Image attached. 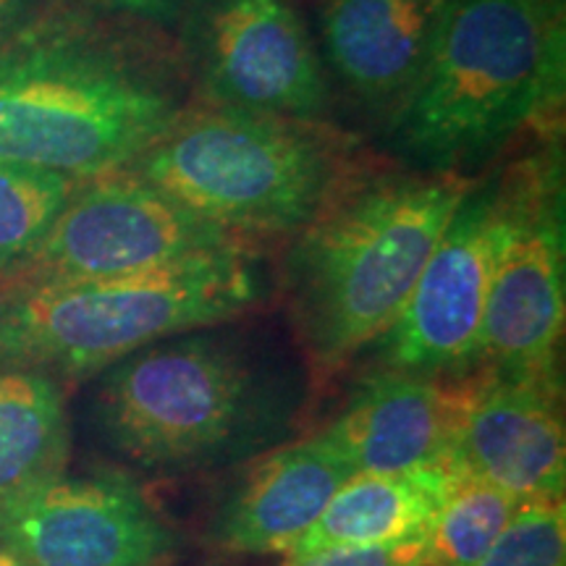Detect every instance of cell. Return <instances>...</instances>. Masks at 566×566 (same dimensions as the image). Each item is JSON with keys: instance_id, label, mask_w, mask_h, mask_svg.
Here are the masks:
<instances>
[{"instance_id": "obj_1", "label": "cell", "mask_w": 566, "mask_h": 566, "mask_svg": "<svg viewBox=\"0 0 566 566\" xmlns=\"http://www.w3.org/2000/svg\"><path fill=\"white\" fill-rule=\"evenodd\" d=\"M184 108L158 55L66 21L0 45V160L76 179L129 166Z\"/></svg>"}, {"instance_id": "obj_2", "label": "cell", "mask_w": 566, "mask_h": 566, "mask_svg": "<svg viewBox=\"0 0 566 566\" xmlns=\"http://www.w3.org/2000/svg\"><path fill=\"white\" fill-rule=\"evenodd\" d=\"M470 187L449 171L349 179L304 226L289 281L296 325L321 370L391 328Z\"/></svg>"}, {"instance_id": "obj_3", "label": "cell", "mask_w": 566, "mask_h": 566, "mask_svg": "<svg viewBox=\"0 0 566 566\" xmlns=\"http://www.w3.org/2000/svg\"><path fill=\"white\" fill-rule=\"evenodd\" d=\"M562 90L556 0H446L430 59L396 108V147L459 174L554 111Z\"/></svg>"}, {"instance_id": "obj_4", "label": "cell", "mask_w": 566, "mask_h": 566, "mask_svg": "<svg viewBox=\"0 0 566 566\" xmlns=\"http://www.w3.org/2000/svg\"><path fill=\"white\" fill-rule=\"evenodd\" d=\"M258 296L247 252L116 279L0 289V373L76 378L108 370L163 338L231 321Z\"/></svg>"}, {"instance_id": "obj_5", "label": "cell", "mask_w": 566, "mask_h": 566, "mask_svg": "<svg viewBox=\"0 0 566 566\" xmlns=\"http://www.w3.org/2000/svg\"><path fill=\"white\" fill-rule=\"evenodd\" d=\"M124 168L242 239L302 231L349 181L321 126L216 103L181 108Z\"/></svg>"}, {"instance_id": "obj_6", "label": "cell", "mask_w": 566, "mask_h": 566, "mask_svg": "<svg viewBox=\"0 0 566 566\" xmlns=\"http://www.w3.org/2000/svg\"><path fill=\"white\" fill-rule=\"evenodd\" d=\"M283 401L254 367L200 331L163 338L111 365L97 422L118 454L147 472H187L260 449Z\"/></svg>"}, {"instance_id": "obj_7", "label": "cell", "mask_w": 566, "mask_h": 566, "mask_svg": "<svg viewBox=\"0 0 566 566\" xmlns=\"http://www.w3.org/2000/svg\"><path fill=\"white\" fill-rule=\"evenodd\" d=\"M499 239L478 367L509 380L558 386L564 334V181L554 153L516 163L495 181Z\"/></svg>"}, {"instance_id": "obj_8", "label": "cell", "mask_w": 566, "mask_h": 566, "mask_svg": "<svg viewBox=\"0 0 566 566\" xmlns=\"http://www.w3.org/2000/svg\"><path fill=\"white\" fill-rule=\"evenodd\" d=\"M226 252H247V239L116 168L80 179L42 242L0 271V289L150 273Z\"/></svg>"}, {"instance_id": "obj_9", "label": "cell", "mask_w": 566, "mask_h": 566, "mask_svg": "<svg viewBox=\"0 0 566 566\" xmlns=\"http://www.w3.org/2000/svg\"><path fill=\"white\" fill-rule=\"evenodd\" d=\"M495 239V184L470 187L430 252L399 317L378 338L384 370L409 375L475 370Z\"/></svg>"}, {"instance_id": "obj_10", "label": "cell", "mask_w": 566, "mask_h": 566, "mask_svg": "<svg viewBox=\"0 0 566 566\" xmlns=\"http://www.w3.org/2000/svg\"><path fill=\"white\" fill-rule=\"evenodd\" d=\"M192 63L205 103L313 118L328 97L313 42L286 0H208Z\"/></svg>"}, {"instance_id": "obj_11", "label": "cell", "mask_w": 566, "mask_h": 566, "mask_svg": "<svg viewBox=\"0 0 566 566\" xmlns=\"http://www.w3.org/2000/svg\"><path fill=\"white\" fill-rule=\"evenodd\" d=\"M176 537L129 480L59 478L0 512L17 566H158Z\"/></svg>"}, {"instance_id": "obj_12", "label": "cell", "mask_w": 566, "mask_h": 566, "mask_svg": "<svg viewBox=\"0 0 566 566\" xmlns=\"http://www.w3.org/2000/svg\"><path fill=\"white\" fill-rule=\"evenodd\" d=\"M449 462L522 504L564 499L566 436L558 386L499 378L480 367Z\"/></svg>"}, {"instance_id": "obj_13", "label": "cell", "mask_w": 566, "mask_h": 566, "mask_svg": "<svg viewBox=\"0 0 566 566\" xmlns=\"http://www.w3.org/2000/svg\"><path fill=\"white\" fill-rule=\"evenodd\" d=\"M480 367L459 375H370L323 430L357 472H405L449 462Z\"/></svg>"}, {"instance_id": "obj_14", "label": "cell", "mask_w": 566, "mask_h": 566, "mask_svg": "<svg viewBox=\"0 0 566 566\" xmlns=\"http://www.w3.org/2000/svg\"><path fill=\"white\" fill-rule=\"evenodd\" d=\"M354 464L321 433L268 454L216 516V541L237 554H286L315 525Z\"/></svg>"}, {"instance_id": "obj_15", "label": "cell", "mask_w": 566, "mask_h": 566, "mask_svg": "<svg viewBox=\"0 0 566 566\" xmlns=\"http://www.w3.org/2000/svg\"><path fill=\"white\" fill-rule=\"evenodd\" d=\"M446 0H331L323 11L328 63L367 103L399 108L433 51Z\"/></svg>"}, {"instance_id": "obj_16", "label": "cell", "mask_w": 566, "mask_h": 566, "mask_svg": "<svg viewBox=\"0 0 566 566\" xmlns=\"http://www.w3.org/2000/svg\"><path fill=\"white\" fill-rule=\"evenodd\" d=\"M457 480L459 470L451 462L405 472H357L338 488L315 525L286 551V562H302L328 548L424 535Z\"/></svg>"}, {"instance_id": "obj_17", "label": "cell", "mask_w": 566, "mask_h": 566, "mask_svg": "<svg viewBox=\"0 0 566 566\" xmlns=\"http://www.w3.org/2000/svg\"><path fill=\"white\" fill-rule=\"evenodd\" d=\"M69 446L61 386L42 373H0V512L63 478Z\"/></svg>"}, {"instance_id": "obj_18", "label": "cell", "mask_w": 566, "mask_h": 566, "mask_svg": "<svg viewBox=\"0 0 566 566\" xmlns=\"http://www.w3.org/2000/svg\"><path fill=\"white\" fill-rule=\"evenodd\" d=\"M520 509V499L459 472L454 491L424 533L422 566H475Z\"/></svg>"}, {"instance_id": "obj_19", "label": "cell", "mask_w": 566, "mask_h": 566, "mask_svg": "<svg viewBox=\"0 0 566 566\" xmlns=\"http://www.w3.org/2000/svg\"><path fill=\"white\" fill-rule=\"evenodd\" d=\"M76 184V176L0 160V271L42 242Z\"/></svg>"}, {"instance_id": "obj_20", "label": "cell", "mask_w": 566, "mask_h": 566, "mask_svg": "<svg viewBox=\"0 0 566 566\" xmlns=\"http://www.w3.org/2000/svg\"><path fill=\"white\" fill-rule=\"evenodd\" d=\"M475 566H566V509L558 501H530Z\"/></svg>"}, {"instance_id": "obj_21", "label": "cell", "mask_w": 566, "mask_h": 566, "mask_svg": "<svg viewBox=\"0 0 566 566\" xmlns=\"http://www.w3.org/2000/svg\"><path fill=\"white\" fill-rule=\"evenodd\" d=\"M422 554L424 535H417L394 543H375V546L328 548L283 566H422Z\"/></svg>"}, {"instance_id": "obj_22", "label": "cell", "mask_w": 566, "mask_h": 566, "mask_svg": "<svg viewBox=\"0 0 566 566\" xmlns=\"http://www.w3.org/2000/svg\"><path fill=\"white\" fill-rule=\"evenodd\" d=\"M95 3L108 11L126 13V17L166 27L181 17L187 0H95Z\"/></svg>"}, {"instance_id": "obj_23", "label": "cell", "mask_w": 566, "mask_h": 566, "mask_svg": "<svg viewBox=\"0 0 566 566\" xmlns=\"http://www.w3.org/2000/svg\"><path fill=\"white\" fill-rule=\"evenodd\" d=\"M38 0H0V45L17 34L21 27L30 24L32 9Z\"/></svg>"}, {"instance_id": "obj_24", "label": "cell", "mask_w": 566, "mask_h": 566, "mask_svg": "<svg viewBox=\"0 0 566 566\" xmlns=\"http://www.w3.org/2000/svg\"><path fill=\"white\" fill-rule=\"evenodd\" d=\"M0 566H17V562H13V558L6 554V551H0Z\"/></svg>"}]
</instances>
